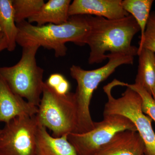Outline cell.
Segmentation results:
<instances>
[{
  "label": "cell",
  "mask_w": 155,
  "mask_h": 155,
  "mask_svg": "<svg viewBox=\"0 0 155 155\" xmlns=\"http://www.w3.org/2000/svg\"><path fill=\"white\" fill-rule=\"evenodd\" d=\"M90 26L86 44L90 48L89 64H98L107 59V52L137 55L138 48L132 45L134 37L140 28L133 16L116 20L85 15Z\"/></svg>",
  "instance_id": "obj_1"
},
{
  "label": "cell",
  "mask_w": 155,
  "mask_h": 155,
  "mask_svg": "<svg viewBox=\"0 0 155 155\" xmlns=\"http://www.w3.org/2000/svg\"><path fill=\"white\" fill-rule=\"evenodd\" d=\"M17 25V44L22 48L38 45L53 50L56 58L66 55L67 42H71L80 46L86 45L90 30L85 15L71 16L67 22L60 25L48 24L38 26L25 20Z\"/></svg>",
  "instance_id": "obj_2"
},
{
  "label": "cell",
  "mask_w": 155,
  "mask_h": 155,
  "mask_svg": "<svg viewBox=\"0 0 155 155\" xmlns=\"http://www.w3.org/2000/svg\"><path fill=\"white\" fill-rule=\"evenodd\" d=\"M107 57L108 63L97 69L86 70L74 65L70 68V75L77 83L74 93L77 111L76 133H85L94 128L95 122L91 118L90 105L94 92L100 83L112 75L119 66L133 64L134 60L133 56L121 54L110 53Z\"/></svg>",
  "instance_id": "obj_3"
},
{
  "label": "cell",
  "mask_w": 155,
  "mask_h": 155,
  "mask_svg": "<svg viewBox=\"0 0 155 155\" xmlns=\"http://www.w3.org/2000/svg\"><path fill=\"white\" fill-rule=\"evenodd\" d=\"M38 45L22 48L21 59L11 67H0V75L14 93L38 107L42 94L44 70L37 64Z\"/></svg>",
  "instance_id": "obj_4"
},
{
  "label": "cell",
  "mask_w": 155,
  "mask_h": 155,
  "mask_svg": "<svg viewBox=\"0 0 155 155\" xmlns=\"http://www.w3.org/2000/svg\"><path fill=\"white\" fill-rule=\"evenodd\" d=\"M42 95L35 115L39 124L51 130L54 137L75 133L77 118L74 93L58 94L44 82Z\"/></svg>",
  "instance_id": "obj_5"
},
{
  "label": "cell",
  "mask_w": 155,
  "mask_h": 155,
  "mask_svg": "<svg viewBox=\"0 0 155 155\" xmlns=\"http://www.w3.org/2000/svg\"><path fill=\"white\" fill-rule=\"evenodd\" d=\"M119 81L114 79L103 87L108 97L103 115H121L129 119L144 141L145 155H155V133L152 126V119L143 113L141 97L132 89L127 87L118 98L113 96L112 89L119 85Z\"/></svg>",
  "instance_id": "obj_6"
},
{
  "label": "cell",
  "mask_w": 155,
  "mask_h": 155,
  "mask_svg": "<svg viewBox=\"0 0 155 155\" xmlns=\"http://www.w3.org/2000/svg\"><path fill=\"white\" fill-rule=\"evenodd\" d=\"M38 126L35 115L6 123L0 130V155H37Z\"/></svg>",
  "instance_id": "obj_7"
},
{
  "label": "cell",
  "mask_w": 155,
  "mask_h": 155,
  "mask_svg": "<svg viewBox=\"0 0 155 155\" xmlns=\"http://www.w3.org/2000/svg\"><path fill=\"white\" fill-rule=\"evenodd\" d=\"M127 130L137 131L134 124L125 116L107 115L104 116L102 121L95 122L94 128L88 132L69 134L68 140L78 155H94L116 133Z\"/></svg>",
  "instance_id": "obj_8"
},
{
  "label": "cell",
  "mask_w": 155,
  "mask_h": 155,
  "mask_svg": "<svg viewBox=\"0 0 155 155\" xmlns=\"http://www.w3.org/2000/svg\"><path fill=\"white\" fill-rule=\"evenodd\" d=\"M122 0H74L69 6V17L90 15L111 20L122 19L130 14L124 10Z\"/></svg>",
  "instance_id": "obj_9"
},
{
  "label": "cell",
  "mask_w": 155,
  "mask_h": 155,
  "mask_svg": "<svg viewBox=\"0 0 155 155\" xmlns=\"http://www.w3.org/2000/svg\"><path fill=\"white\" fill-rule=\"evenodd\" d=\"M38 107L14 93L0 75V123H7L16 117L35 116Z\"/></svg>",
  "instance_id": "obj_10"
},
{
  "label": "cell",
  "mask_w": 155,
  "mask_h": 155,
  "mask_svg": "<svg viewBox=\"0 0 155 155\" xmlns=\"http://www.w3.org/2000/svg\"><path fill=\"white\" fill-rule=\"evenodd\" d=\"M144 141L137 131L127 130L116 133L94 155H144Z\"/></svg>",
  "instance_id": "obj_11"
},
{
  "label": "cell",
  "mask_w": 155,
  "mask_h": 155,
  "mask_svg": "<svg viewBox=\"0 0 155 155\" xmlns=\"http://www.w3.org/2000/svg\"><path fill=\"white\" fill-rule=\"evenodd\" d=\"M70 0H49L35 15L28 18V22L41 26L48 24L60 25L68 21Z\"/></svg>",
  "instance_id": "obj_12"
},
{
  "label": "cell",
  "mask_w": 155,
  "mask_h": 155,
  "mask_svg": "<svg viewBox=\"0 0 155 155\" xmlns=\"http://www.w3.org/2000/svg\"><path fill=\"white\" fill-rule=\"evenodd\" d=\"M68 135L54 137L49 134L45 127L39 124L37 155H78L68 141Z\"/></svg>",
  "instance_id": "obj_13"
},
{
  "label": "cell",
  "mask_w": 155,
  "mask_h": 155,
  "mask_svg": "<svg viewBox=\"0 0 155 155\" xmlns=\"http://www.w3.org/2000/svg\"><path fill=\"white\" fill-rule=\"evenodd\" d=\"M18 33L12 0H0V35L5 38L9 51L16 48Z\"/></svg>",
  "instance_id": "obj_14"
},
{
  "label": "cell",
  "mask_w": 155,
  "mask_h": 155,
  "mask_svg": "<svg viewBox=\"0 0 155 155\" xmlns=\"http://www.w3.org/2000/svg\"><path fill=\"white\" fill-rule=\"evenodd\" d=\"M137 55L138 70L134 84L142 87L152 95L155 84V54L142 48Z\"/></svg>",
  "instance_id": "obj_15"
},
{
  "label": "cell",
  "mask_w": 155,
  "mask_h": 155,
  "mask_svg": "<svg viewBox=\"0 0 155 155\" xmlns=\"http://www.w3.org/2000/svg\"><path fill=\"white\" fill-rule=\"evenodd\" d=\"M154 1L153 0H124L122 1L123 8L133 16L140 28V39L143 38L150 10Z\"/></svg>",
  "instance_id": "obj_16"
},
{
  "label": "cell",
  "mask_w": 155,
  "mask_h": 155,
  "mask_svg": "<svg viewBox=\"0 0 155 155\" xmlns=\"http://www.w3.org/2000/svg\"><path fill=\"white\" fill-rule=\"evenodd\" d=\"M43 0H12L16 23L35 15L45 3Z\"/></svg>",
  "instance_id": "obj_17"
},
{
  "label": "cell",
  "mask_w": 155,
  "mask_h": 155,
  "mask_svg": "<svg viewBox=\"0 0 155 155\" xmlns=\"http://www.w3.org/2000/svg\"><path fill=\"white\" fill-rule=\"evenodd\" d=\"M121 86L132 89L141 97L142 100V110L155 122V101L151 95L142 87L135 84H128L122 82Z\"/></svg>",
  "instance_id": "obj_18"
},
{
  "label": "cell",
  "mask_w": 155,
  "mask_h": 155,
  "mask_svg": "<svg viewBox=\"0 0 155 155\" xmlns=\"http://www.w3.org/2000/svg\"><path fill=\"white\" fill-rule=\"evenodd\" d=\"M138 48V52L144 48L155 54V12L150 14L144 35L140 39Z\"/></svg>",
  "instance_id": "obj_19"
},
{
  "label": "cell",
  "mask_w": 155,
  "mask_h": 155,
  "mask_svg": "<svg viewBox=\"0 0 155 155\" xmlns=\"http://www.w3.org/2000/svg\"><path fill=\"white\" fill-rule=\"evenodd\" d=\"M65 78L62 74L54 73L50 75L45 83L50 87L54 89Z\"/></svg>",
  "instance_id": "obj_20"
},
{
  "label": "cell",
  "mask_w": 155,
  "mask_h": 155,
  "mask_svg": "<svg viewBox=\"0 0 155 155\" xmlns=\"http://www.w3.org/2000/svg\"><path fill=\"white\" fill-rule=\"evenodd\" d=\"M70 84L69 81L65 78L55 89H54L58 94L61 95H65L69 92Z\"/></svg>",
  "instance_id": "obj_21"
},
{
  "label": "cell",
  "mask_w": 155,
  "mask_h": 155,
  "mask_svg": "<svg viewBox=\"0 0 155 155\" xmlns=\"http://www.w3.org/2000/svg\"><path fill=\"white\" fill-rule=\"evenodd\" d=\"M7 48V45L5 39L4 37L0 35V53Z\"/></svg>",
  "instance_id": "obj_22"
},
{
  "label": "cell",
  "mask_w": 155,
  "mask_h": 155,
  "mask_svg": "<svg viewBox=\"0 0 155 155\" xmlns=\"http://www.w3.org/2000/svg\"><path fill=\"white\" fill-rule=\"evenodd\" d=\"M152 96L153 99L155 101V84L154 87L153 89Z\"/></svg>",
  "instance_id": "obj_23"
},
{
  "label": "cell",
  "mask_w": 155,
  "mask_h": 155,
  "mask_svg": "<svg viewBox=\"0 0 155 155\" xmlns=\"http://www.w3.org/2000/svg\"><path fill=\"white\" fill-rule=\"evenodd\" d=\"M1 128H0V130H1Z\"/></svg>",
  "instance_id": "obj_24"
}]
</instances>
